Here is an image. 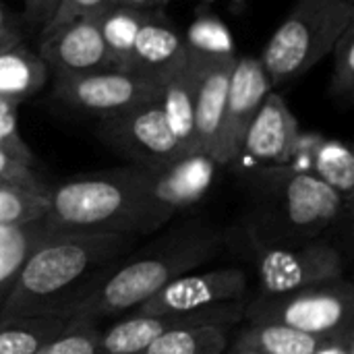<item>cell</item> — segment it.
I'll use <instances>...</instances> for the list:
<instances>
[{
  "mask_svg": "<svg viewBox=\"0 0 354 354\" xmlns=\"http://www.w3.org/2000/svg\"><path fill=\"white\" fill-rule=\"evenodd\" d=\"M141 236L114 232H48L23 261L0 319L68 313L131 255Z\"/></svg>",
  "mask_w": 354,
  "mask_h": 354,
  "instance_id": "cell-1",
  "label": "cell"
},
{
  "mask_svg": "<svg viewBox=\"0 0 354 354\" xmlns=\"http://www.w3.org/2000/svg\"><path fill=\"white\" fill-rule=\"evenodd\" d=\"M222 232L201 220H187L158 241L127 255L108 278L66 317L68 324H102L135 311L172 280L191 274L222 249Z\"/></svg>",
  "mask_w": 354,
  "mask_h": 354,
  "instance_id": "cell-2",
  "label": "cell"
},
{
  "mask_svg": "<svg viewBox=\"0 0 354 354\" xmlns=\"http://www.w3.org/2000/svg\"><path fill=\"white\" fill-rule=\"evenodd\" d=\"M176 214L149 193L147 170L139 166L102 170L48 187V232H114L147 236Z\"/></svg>",
  "mask_w": 354,
  "mask_h": 354,
  "instance_id": "cell-3",
  "label": "cell"
},
{
  "mask_svg": "<svg viewBox=\"0 0 354 354\" xmlns=\"http://www.w3.org/2000/svg\"><path fill=\"white\" fill-rule=\"evenodd\" d=\"M249 187L255 195L251 243L266 247L317 241L340 220L348 203L313 174L290 166H261L249 176Z\"/></svg>",
  "mask_w": 354,
  "mask_h": 354,
  "instance_id": "cell-4",
  "label": "cell"
},
{
  "mask_svg": "<svg viewBox=\"0 0 354 354\" xmlns=\"http://www.w3.org/2000/svg\"><path fill=\"white\" fill-rule=\"evenodd\" d=\"M353 25L354 4L346 0H299L259 56L272 87L311 71Z\"/></svg>",
  "mask_w": 354,
  "mask_h": 354,
  "instance_id": "cell-5",
  "label": "cell"
},
{
  "mask_svg": "<svg viewBox=\"0 0 354 354\" xmlns=\"http://www.w3.org/2000/svg\"><path fill=\"white\" fill-rule=\"evenodd\" d=\"M243 322L280 324L324 338L354 334V288L344 276L290 292L257 295L245 303Z\"/></svg>",
  "mask_w": 354,
  "mask_h": 354,
  "instance_id": "cell-6",
  "label": "cell"
},
{
  "mask_svg": "<svg viewBox=\"0 0 354 354\" xmlns=\"http://www.w3.org/2000/svg\"><path fill=\"white\" fill-rule=\"evenodd\" d=\"M100 137L143 170H162L187 156L168 127L160 100L102 118Z\"/></svg>",
  "mask_w": 354,
  "mask_h": 354,
  "instance_id": "cell-7",
  "label": "cell"
},
{
  "mask_svg": "<svg viewBox=\"0 0 354 354\" xmlns=\"http://www.w3.org/2000/svg\"><path fill=\"white\" fill-rule=\"evenodd\" d=\"M259 295L290 292L297 288L344 278L342 253L326 241H309L299 247H266L253 243Z\"/></svg>",
  "mask_w": 354,
  "mask_h": 354,
  "instance_id": "cell-8",
  "label": "cell"
},
{
  "mask_svg": "<svg viewBox=\"0 0 354 354\" xmlns=\"http://www.w3.org/2000/svg\"><path fill=\"white\" fill-rule=\"evenodd\" d=\"M162 83L135 73L106 68L73 77H56L54 95L73 108L108 118L141 104L160 100Z\"/></svg>",
  "mask_w": 354,
  "mask_h": 354,
  "instance_id": "cell-9",
  "label": "cell"
},
{
  "mask_svg": "<svg viewBox=\"0 0 354 354\" xmlns=\"http://www.w3.org/2000/svg\"><path fill=\"white\" fill-rule=\"evenodd\" d=\"M245 299L222 305H212L195 311L141 315L129 313L116 324L100 330V354H137L145 351L151 342L172 330L199 328V326H236L243 322Z\"/></svg>",
  "mask_w": 354,
  "mask_h": 354,
  "instance_id": "cell-10",
  "label": "cell"
},
{
  "mask_svg": "<svg viewBox=\"0 0 354 354\" xmlns=\"http://www.w3.org/2000/svg\"><path fill=\"white\" fill-rule=\"evenodd\" d=\"M270 91L272 81L261 60L255 56H239L230 73L222 124L212 151V160L218 166L230 164L241 156L245 133Z\"/></svg>",
  "mask_w": 354,
  "mask_h": 354,
  "instance_id": "cell-11",
  "label": "cell"
},
{
  "mask_svg": "<svg viewBox=\"0 0 354 354\" xmlns=\"http://www.w3.org/2000/svg\"><path fill=\"white\" fill-rule=\"evenodd\" d=\"M247 274L239 268H222L201 274H185L164 286L131 313L162 315L178 311H195L230 301H243L247 295Z\"/></svg>",
  "mask_w": 354,
  "mask_h": 354,
  "instance_id": "cell-12",
  "label": "cell"
},
{
  "mask_svg": "<svg viewBox=\"0 0 354 354\" xmlns=\"http://www.w3.org/2000/svg\"><path fill=\"white\" fill-rule=\"evenodd\" d=\"M39 58L48 68L56 71V77L112 68L97 17H81L46 33L39 44Z\"/></svg>",
  "mask_w": 354,
  "mask_h": 354,
  "instance_id": "cell-13",
  "label": "cell"
},
{
  "mask_svg": "<svg viewBox=\"0 0 354 354\" xmlns=\"http://www.w3.org/2000/svg\"><path fill=\"white\" fill-rule=\"evenodd\" d=\"M301 135V127L288 104L276 91H270L251 120L241 156H249L261 166H288Z\"/></svg>",
  "mask_w": 354,
  "mask_h": 354,
  "instance_id": "cell-14",
  "label": "cell"
},
{
  "mask_svg": "<svg viewBox=\"0 0 354 354\" xmlns=\"http://www.w3.org/2000/svg\"><path fill=\"white\" fill-rule=\"evenodd\" d=\"M185 35L168 21L164 10H156L141 27L127 73L164 83L168 75L187 62Z\"/></svg>",
  "mask_w": 354,
  "mask_h": 354,
  "instance_id": "cell-15",
  "label": "cell"
},
{
  "mask_svg": "<svg viewBox=\"0 0 354 354\" xmlns=\"http://www.w3.org/2000/svg\"><path fill=\"white\" fill-rule=\"evenodd\" d=\"M218 164L205 153H189L162 170H147L149 193L176 216L193 207L212 187Z\"/></svg>",
  "mask_w": 354,
  "mask_h": 354,
  "instance_id": "cell-16",
  "label": "cell"
},
{
  "mask_svg": "<svg viewBox=\"0 0 354 354\" xmlns=\"http://www.w3.org/2000/svg\"><path fill=\"white\" fill-rule=\"evenodd\" d=\"M239 56L234 58H224L209 62L201 66L199 83H197V93H195V149L197 153H205L212 158L220 124H222V114H224V104H226V91H228V81L232 66Z\"/></svg>",
  "mask_w": 354,
  "mask_h": 354,
  "instance_id": "cell-17",
  "label": "cell"
},
{
  "mask_svg": "<svg viewBox=\"0 0 354 354\" xmlns=\"http://www.w3.org/2000/svg\"><path fill=\"white\" fill-rule=\"evenodd\" d=\"M201 66L187 58V62L176 68L172 75H168L162 83L160 93V106L168 120V127L172 129L176 141L180 143L183 151L197 153L195 149V93L199 83Z\"/></svg>",
  "mask_w": 354,
  "mask_h": 354,
  "instance_id": "cell-18",
  "label": "cell"
},
{
  "mask_svg": "<svg viewBox=\"0 0 354 354\" xmlns=\"http://www.w3.org/2000/svg\"><path fill=\"white\" fill-rule=\"evenodd\" d=\"M153 12L156 10L135 8L127 4H110L100 15H95L112 68L129 71L137 35Z\"/></svg>",
  "mask_w": 354,
  "mask_h": 354,
  "instance_id": "cell-19",
  "label": "cell"
},
{
  "mask_svg": "<svg viewBox=\"0 0 354 354\" xmlns=\"http://www.w3.org/2000/svg\"><path fill=\"white\" fill-rule=\"evenodd\" d=\"M332 338L305 334L280 324H247L234 338L232 348L259 354H311Z\"/></svg>",
  "mask_w": 354,
  "mask_h": 354,
  "instance_id": "cell-20",
  "label": "cell"
},
{
  "mask_svg": "<svg viewBox=\"0 0 354 354\" xmlns=\"http://www.w3.org/2000/svg\"><path fill=\"white\" fill-rule=\"evenodd\" d=\"M46 62L21 44L0 52V97L21 104L48 81Z\"/></svg>",
  "mask_w": 354,
  "mask_h": 354,
  "instance_id": "cell-21",
  "label": "cell"
},
{
  "mask_svg": "<svg viewBox=\"0 0 354 354\" xmlns=\"http://www.w3.org/2000/svg\"><path fill=\"white\" fill-rule=\"evenodd\" d=\"M305 172L326 183L344 201H351L354 193V156L342 141L319 137L307 158Z\"/></svg>",
  "mask_w": 354,
  "mask_h": 354,
  "instance_id": "cell-22",
  "label": "cell"
},
{
  "mask_svg": "<svg viewBox=\"0 0 354 354\" xmlns=\"http://www.w3.org/2000/svg\"><path fill=\"white\" fill-rule=\"evenodd\" d=\"M66 324L56 315L0 319V354H35L56 338Z\"/></svg>",
  "mask_w": 354,
  "mask_h": 354,
  "instance_id": "cell-23",
  "label": "cell"
},
{
  "mask_svg": "<svg viewBox=\"0 0 354 354\" xmlns=\"http://www.w3.org/2000/svg\"><path fill=\"white\" fill-rule=\"evenodd\" d=\"M232 326H199L172 330L137 354H224Z\"/></svg>",
  "mask_w": 354,
  "mask_h": 354,
  "instance_id": "cell-24",
  "label": "cell"
},
{
  "mask_svg": "<svg viewBox=\"0 0 354 354\" xmlns=\"http://www.w3.org/2000/svg\"><path fill=\"white\" fill-rule=\"evenodd\" d=\"M48 234L41 222L25 226H0V307L33 247Z\"/></svg>",
  "mask_w": 354,
  "mask_h": 354,
  "instance_id": "cell-25",
  "label": "cell"
},
{
  "mask_svg": "<svg viewBox=\"0 0 354 354\" xmlns=\"http://www.w3.org/2000/svg\"><path fill=\"white\" fill-rule=\"evenodd\" d=\"M185 41H187L189 58L201 66L216 62V60L239 56L234 52V46H232L230 33L226 31V27L209 17L197 19L191 25V29L187 31Z\"/></svg>",
  "mask_w": 354,
  "mask_h": 354,
  "instance_id": "cell-26",
  "label": "cell"
},
{
  "mask_svg": "<svg viewBox=\"0 0 354 354\" xmlns=\"http://www.w3.org/2000/svg\"><path fill=\"white\" fill-rule=\"evenodd\" d=\"M48 212V191H29L0 185V226H25L41 222Z\"/></svg>",
  "mask_w": 354,
  "mask_h": 354,
  "instance_id": "cell-27",
  "label": "cell"
},
{
  "mask_svg": "<svg viewBox=\"0 0 354 354\" xmlns=\"http://www.w3.org/2000/svg\"><path fill=\"white\" fill-rule=\"evenodd\" d=\"M100 324H66L56 338L35 354H100Z\"/></svg>",
  "mask_w": 354,
  "mask_h": 354,
  "instance_id": "cell-28",
  "label": "cell"
},
{
  "mask_svg": "<svg viewBox=\"0 0 354 354\" xmlns=\"http://www.w3.org/2000/svg\"><path fill=\"white\" fill-rule=\"evenodd\" d=\"M332 75H330V95L346 97L354 89V25L338 39L332 50Z\"/></svg>",
  "mask_w": 354,
  "mask_h": 354,
  "instance_id": "cell-29",
  "label": "cell"
},
{
  "mask_svg": "<svg viewBox=\"0 0 354 354\" xmlns=\"http://www.w3.org/2000/svg\"><path fill=\"white\" fill-rule=\"evenodd\" d=\"M17 110H19V104L0 97V149H4L6 153L15 156L17 160H21L23 164L33 168L35 158L19 133Z\"/></svg>",
  "mask_w": 354,
  "mask_h": 354,
  "instance_id": "cell-30",
  "label": "cell"
},
{
  "mask_svg": "<svg viewBox=\"0 0 354 354\" xmlns=\"http://www.w3.org/2000/svg\"><path fill=\"white\" fill-rule=\"evenodd\" d=\"M114 4V0H60L52 19L44 25V35L81 17H95L104 8Z\"/></svg>",
  "mask_w": 354,
  "mask_h": 354,
  "instance_id": "cell-31",
  "label": "cell"
},
{
  "mask_svg": "<svg viewBox=\"0 0 354 354\" xmlns=\"http://www.w3.org/2000/svg\"><path fill=\"white\" fill-rule=\"evenodd\" d=\"M0 185L21 187V189L39 191V193L48 191V187L37 178L31 166L23 164L15 156L6 153L4 149H0Z\"/></svg>",
  "mask_w": 354,
  "mask_h": 354,
  "instance_id": "cell-32",
  "label": "cell"
},
{
  "mask_svg": "<svg viewBox=\"0 0 354 354\" xmlns=\"http://www.w3.org/2000/svg\"><path fill=\"white\" fill-rule=\"evenodd\" d=\"M60 0H25V12L29 17V21L33 23H48L54 15V10L58 8Z\"/></svg>",
  "mask_w": 354,
  "mask_h": 354,
  "instance_id": "cell-33",
  "label": "cell"
},
{
  "mask_svg": "<svg viewBox=\"0 0 354 354\" xmlns=\"http://www.w3.org/2000/svg\"><path fill=\"white\" fill-rule=\"evenodd\" d=\"M311 354H354V334L332 338Z\"/></svg>",
  "mask_w": 354,
  "mask_h": 354,
  "instance_id": "cell-34",
  "label": "cell"
},
{
  "mask_svg": "<svg viewBox=\"0 0 354 354\" xmlns=\"http://www.w3.org/2000/svg\"><path fill=\"white\" fill-rule=\"evenodd\" d=\"M114 4H127L135 8H147V10H164V0H114Z\"/></svg>",
  "mask_w": 354,
  "mask_h": 354,
  "instance_id": "cell-35",
  "label": "cell"
},
{
  "mask_svg": "<svg viewBox=\"0 0 354 354\" xmlns=\"http://www.w3.org/2000/svg\"><path fill=\"white\" fill-rule=\"evenodd\" d=\"M17 44H21L19 31H15V29H12V31H0V52L12 48V46H17Z\"/></svg>",
  "mask_w": 354,
  "mask_h": 354,
  "instance_id": "cell-36",
  "label": "cell"
},
{
  "mask_svg": "<svg viewBox=\"0 0 354 354\" xmlns=\"http://www.w3.org/2000/svg\"><path fill=\"white\" fill-rule=\"evenodd\" d=\"M0 31H12V25H10V15L6 12V8L0 4Z\"/></svg>",
  "mask_w": 354,
  "mask_h": 354,
  "instance_id": "cell-37",
  "label": "cell"
},
{
  "mask_svg": "<svg viewBox=\"0 0 354 354\" xmlns=\"http://www.w3.org/2000/svg\"><path fill=\"white\" fill-rule=\"evenodd\" d=\"M228 354H259V353H253V351H243V348H230Z\"/></svg>",
  "mask_w": 354,
  "mask_h": 354,
  "instance_id": "cell-38",
  "label": "cell"
},
{
  "mask_svg": "<svg viewBox=\"0 0 354 354\" xmlns=\"http://www.w3.org/2000/svg\"><path fill=\"white\" fill-rule=\"evenodd\" d=\"M201 2H212V0H201ZM232 2H234L236 6H243V4H245V0H232Z\"/></svg>",
  "mask_w": 354,
  "mask_h": 354,
  "instance_id": "cell-39",
  "label": "cell"
},
{
  "mask_svg": "<svg viewBox=\"0 0 354 354\" xmlns=\"http://www.w3.org/2000/svg\"><path fill=\"white\" fill-rule=\"evenodd\" d=\"M346 2H351V4H354V0H346Z\"/></svg>",
  "mask_w": 354,
  "mask_h": 354,
  "instance_id": "cell-40",
  "label": "cell"
},
{
  "mask_svg": "<svg viewBox=\"0 0 354 354\" xmlns=\"http://www.w3.org/2000/svg\"><path fill=\"white\" fill-rule=\"evenodd\" d=\"M168 2H170V0H164V4H168Z\"/></svg>",
  "mask_w": 354,
  "mask_h": 354,
  "instance_id": "cell-41",
  "label": "cell"
}]
</instances>
